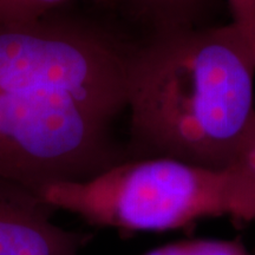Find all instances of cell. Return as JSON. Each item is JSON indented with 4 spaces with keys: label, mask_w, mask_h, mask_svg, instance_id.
I'll return each instance as SVG.
<instances>
[{
    "label": "cell",
    "mask_w": 255,
    "mask_h": 255,
    "mask_svg": "<svg viewBox=\"0 0 255 255\" xmlns=\"http://www.w3.org/2000/svg\"><path fill=\"white\" fill-rule=\"evenodd\" d=\"M254 82L255 45L233 23L161 30L128 53V159L237 165L255 120Z\"/></svg>",
    "instance_id": "1"
},
{
    "label": "cell",
    "mask_w": 255,
    "mask_h": 255,
    "mask_svg": "<svg viewBox=\"0 0 255 255\" xmlns=\"http://www.w3.org/2000/svg\"><path fill=\"white\" fill-rule=\"evenodd\" d=\"M37 195L53 210L122 232L174 231L209 218L255 220V186L240 165L130 158L89 180L50 184Z\"/></svg>",
    "instance_id": "2"
},
{
    "label": "cell",
    "mask_w": 255,
    "mask_h": 255,
    "mask_svg": "<svg viewBox=\"0 0 255 255\" xmlns=\"http://www.w3.org/2000/svg\"><path fill=\"white\" fill-rule=\"evenodd\" d=\"M127 82L0 90V181L38 194L123 162L113 136Z\"/></svg>",
    "instance_id": "3"
},
{
    "label": "cell",
    "mask_w": 255,
    "mask_h": 255,
    "mask_svg": "<svg viewBox=\"0 0 255 255\" xmlns=\"http://www.w3.org/2000/svg\"><path fill=\"white\" fill-rule=\"evenodd\" d=\"M58 11L0 25V90L127 81L123 46L98 25Z\"/></svg>",
    "instance_id": "4"
},
{
    "label": "cell",
    "mask_w": 255,
    "mask_h": 255,
    "mask_svg": "<svg viewBox=\"0 0 255 255\" xmlns=\"http://www.w3.org/2000/svg\"><path fill=\"white\" fill-rule=\"evenodd\" d=\"M53 212L32 190L0 181V255H81L89 234L57 226Z\"/></svg>",
    "instance_id": "5"
},
{
    "label": "cell",
    "mask_w": 255,
    "mask_h": 255,
    "mask_svg": "<svg viewBox=\"0 0 255 255\" xmlns=\"http://www.w3.org/2000/svg\"><path fill=\"white\" fill-rule=\"evenodd\" d=\"M143 255H252L240 239H196L171 242Z\"/></svg>",
    "instance_id": "6"
},
{
    "label": "cell",
    "mask_w": 255,
    "mask_h": 255,
    "mask_svg": "<svg viewBox=\"0 0 255 255\" xmlns=\"http://www.w3.org/2000/svg\"><path fill=\"white\" fill-rule=\"evenodd\" d=\"M72 0H0V25H21L58 11Z\"/></svg>",
    "instance_id": "7"
},
{
    "label": "cell",
    "mask_w": 255,
    "mask_h": 255,
    "mask_svg": "<svg viewBox=\"0 0 255 255\" xmlns=\"http://www.w3.org/2000/svg\"><path fill=\"white\" fill-rule=\"evenodd\" d=\"M144 7L161 13L163 26L161 30L176 27H189L184 20L183 12L191 6L195 0H133Z\"/></svg>",
    "instance_id": "8"
},
{
    "label": "cell",
    "mask_w": 255,
    "mask_h": 255,
    "mask_svg": "<svg viewBox=\"0 0 255 255\" xmlns=\"http://www.w3.org/2000/svg\"><path fill=\"white\" fill-rule=\"evenodd\" d=\"M232 23L244 32L255 45V0H227Z\"/></svg>",
    "instance_id": "9"
},
{
    "label": "cell",
    "mask_w": 255,
    "mask_h": 255,
    "mask_svg": "<svg viewBox=\"0 0 255 255\" xmlns=\"http://www.w3.org/2000/svg\"><path fill=\"white\" fill-rule=\"evenodd\" d=\"M237 165H240L246 171L255 186V120L253 126L251 128L244 152H242L240 161Z\"/></svg>",
    "instance_id": "10"
},
{
    "label": "cell",
    "mask_w": 255,
    "mask_h": 255,
    "mask_svg": "<svg viewBox=\"0 0 255 255\" xmlns=\"http://www.w3.org/2000/svg\"><path fill=\"white\" fill-rule=\"evenodd\" d=\"M252 255H255V250H254V253H253V254H252Z\"/></svg>",
    "instance_id": "11"
}]
</instances>
